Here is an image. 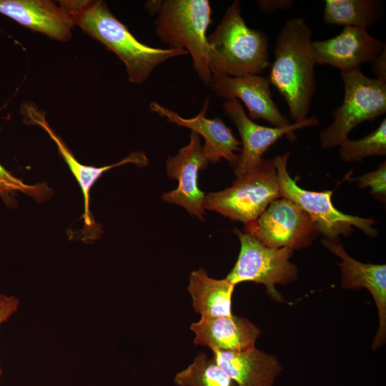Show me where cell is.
Instances as JSON below:
<instances>
[{
	"instance_id": "cell-10",
	"label": "cell",
	"mask_w": 386,
	"mask_h": 386,
	"mask_svg": "<svg viewBox=\"0 0 386 386\" xmlns=\"http://www.w3.org/2000/svg\"><path fill=\"white\" fill-rule=\"evenodd\" d=\"M222 108L224 114L236 126L241 137V151L234 167L237 177L247 174L257 167L269 147L284 136H290L292 139L295 131L320 124L317 118L312 116L285 127L262 126L247 115L241 102L236 99H227Z\"/></svg>"
},
{
	"instance_id": "cell-14",
	"label": "cell",
	"mask_w": 386,
	"mask_h": 386,
	"mask_svg": "<svg viewBox=\"0 0 386 386\" xmlns=\"http://www.w3.org/2000/svg\"><path fill=\"white\" fill-rule=\"evenodd\" d=\"M209 85L218 96L242 101L252 121L264 119L278 127L291 124L274 102L267 78L257 74L242 77L212 74Z\"/></svg>"
},
{
	"instance_id": "cell-7",
	"label": "cell",
	"mask_w": 386,
	"mask_h": 386,
	"mask_svg": "<svg viewBox=\"0 0 386 386\" xmlns=\"http://www.w3.org/2000/svg\"><path fill=\"white\" fill-rule=\"evenodd\" d=\"M279 197L272 159H263L249 173L237 177L231 187L205 194L204 208L245 224L256 219L272 201Z\"/></svg>"
},
{
	"instance_id": "cell-24",
	"label": "cell",
	"mask_w": 386,
	"mask_h": 386,
	"mask_svg": "<svg viewBox=\"0 0 386 386\" xmlns=\"http://www.w3.org/2000/svg\"><path fill=\"white\" fill-rule=\"evenodd\" d=\"M16 191L21 192L36 199H43L49 193V188L44 184H26L14 177L0 164V196L4 200L9 201V194Z\"/></svg>"
},
{
	"instance_id": "cell-5",
	"label": "cell",
	"mask_w": 386,
	"mask_h": 386,
	"mask_svg": "<svg viewBox=\"0 0 386 386\" xmlns=\"http://www.w3.org/2000/svg\"><path fill=\"white\" fill-rule=\"evenodd\" d=\"M290 155V152H285L272 159L281 197L305 212L324 239L339 241L341 236H350L353 227L371 237L377 235L378 231L374 227L375 219L345 214L337 209L332 202V191L315 192L300 187L287 170Z\"/></svg>"
},
{
	"instance_id": "cell-23",
	"label": "cell",
	"mask_w": 386,
	"mask_h": 386,
	"mask_svg": "<svg viewBox=\"0 0 386 386\" xmlns=\"http://www.w3.org/2000/svg\"><path fill=\"white\" fill-rule=\"evenodd\" d=\"M340 159L345 162H360L365 158L386 154V119L373 132L363 138H349L340 145Z\"/></svg>"
},
{
	"instance_id": "cell-16",
	"label": "cell",
	"mask_w": 386,
	"mask_h": 386,
	"mask_svg": "<svg viewBox=\"0 0 386 386\" xmlns=\"http://www.w3.org/2000/svg\"><path fill=\"white\" fill-rule=\"evenodd\" d=\"M207 98L200 112L192 118L182 117L176 112L152 102L149 104L152 112L166 118L168 122L187 127L202 136L204 139L202 146L204 154L209 162L217 163L226 159L234 168L241 151V142L232 134L231 129L219 118L208 119L206 117L209 107Z\"/></svg>"
},
{
	"instance_id": "cell-22",
	"label": "cell",
	"mask_w": 386,
	"mask_h": 386,
	"mask_svg": "<svg viewBox=\"0 0 386 386\" xmlns=\"http://www.w3.org/2000/svg\"><path fill=\"white\" fill-rule=\"evenodd\" d=\"M174 382L177 386H238L212 357L204 353L177 373Z\"/></svg>"
},
{
	"instance_id": "cell-8",
	"label": "cell",
	"mask_w": 386,
	"mask_h": 386,
	"mask_svg": "<svg viewBox=\"0 0 386 386\" xmlns=\"http://www.w3.org/2000/svg\"><path fill=\"white\" fill-rule=\"evenodd\" d=\"M240 242L237 260L227 276L235 286L244 282L262 284L269 297L284 302L277 284L288 285L298 279L297 267L290 261L293 250L289 248H271L249 234L234 229Z\"/></svg>"
},
{
	"instance_id": "cell-26",
	"label": "cell",
	"mask_w": 386,
	"mask_h": 386,
	"mask_svg": "<svg viewBox=\"0 0 386 386\" xmlns=\"http://www.w3.org/2000/svg\"><path fill=\"white\" fill-rule=\"evenodd\" d=\"M19 304V300L14 296H7L0 294V325L7 321L17 310ZM1 373V369L0 367V375Z\"/></svg>"
},
{
	"instance_id": "cell-3",
	"label": "cell",
	"mask_w": 386,
	"mask_h": 386,
	"mask_svg": "<svg viewBox=\"0 0 386 386\" xmlns=\"http://www.w3.org/2000/svg\"><path fill=\"white\" fill-rule=\"evenodd\" d=\"M207 41L212 75H259L270 65L269 38L263 31L247 25L238 0L228 6Z\"/></svg>"
},
{
	"instance_id": "cell-20",
	"label": "cell",
	"mask_w": 386,
	"mask_h": 386,
	"mask_svg": "<svg viewBox=\"0 0 386 386\" xmlns=\"http://www.w3.org/2000/svg\"><path fill=\"white\" fill-rule=\"evenodd\" d=\"M235 285L227 278L210 277L203 268L191 272L187 291L192 305L201 317H229L232 313V297Z\"/></svg>"
},
{
	"instance_id": "cell-25",
	"label": "cell",
	"mask_w": 386,
	"mask_h": 386,
	"mask_svg": "<svg viewBox=\"0 0 386 386\" xmlns=\"http://www.w3.org/2000/svg\"><path fill=\"white\" fill-rule=\"evenodd\" d=\"M353 180L360 189L370 188L373 197L382 202L386 199V163L384 161L375 169L362 174Z\"/></svg>"
},
{
	"instance_id": "cell-12",
	"label": "cell",
	"mask_w": 386,
	"mask_h": 386,
	"mask_svg": "<svg viewBox=\"0 0 386 386\" xmlns=\"http://www.w3.org/2000/svg\"><path fill=\"white\" fill-rule=\"evenodd\" d=\"M322 244L340 259L337 265L342 275V287L347 290L365 288L373 297L379 316V326L372 349H380L386 341V265L363 263L353 259L347 254L340 240L323 238Z\"/></svg>"
},
{
	"instance_id": "cell-28",
	"label": "cell",
	"mask_w": 386,
	"mask_h": 386,
	"mask_svg": "<svg viewBox=\"0 0 386 386\" xmlns=\"http://www.w3.org/2000/svg\"><path fill=\"white\" fill-rule=\"evenodd\" d=\"M370 64L375 78L386 81V47Z\"/></svg>"
},
{
	"instance_id": "cell-21",
	"label": "cell",
	"mask_w": 386,
	"mask_h": 386,
	"mask_svg": "<svg viewBox=\"0 0 386 386\" xmlns=\"http://www.w3.org/2000/svg\"><path fill=\"white\" fill-rule=\"evenodd\" d=\"M383 11V2L380 0H326L323 22L367 29L382 19Z\"/></svg>"
},
{
	"instance_id": "cell-18",
	"label": "cell",
	"mask_w": 386,
	"mask_h": 386,
	"mask_svg": "<svg viewBox=\"0 0 386 386\" xmlns=\"http://www.w3.org/2000/svg\"><path fill=\"white\" fill-rule=\"evenodd\" d=\"M194 343L210 350L239 352L255 347L262 331L246 317L231 315L201 319L190 325Z\"/></svg>"
},
{
	"instance_id": "cell-13",
	"label": "cell",
	"mask_w": 386,
	"mask_h": 386,
	"mask_svg": "<svg viewBox=\"0 0 386 386\" xmlns=\"http://www.w3.org/2000/svg\"><path fill=\"white\" fill-rule=\"evenodd\" d=\"M316 63L328 65L340 71L360 68L371 63L386 47L385 44L370 34L367 29L345 26L341 32L330 39L312 41Z\"/></svg>"
},
{
	"instance_id": "cell-4",
	"label": "cell",
	"mask_w": 386,
	"mask_h": 386,
	"mask_svg": "<svg viewBox=\"0 0 386 386\" xmlns=\"http://www.w3.org/2000/svg\"><path fill=\"white\" fill-rule=\"evenodd\" d=\"M146 8L150 13L157 14L154 25L159 39L170 48L186 49L199 79L209 85L212 78L206 34L212 22L209 1H151Z\"/></svg>"
},
{
	"instance_id": "cell-9",
	"label": "cell",
	"mask_w": 386,
	"mask_h": 386,
	"mask_svg": "<svg viewBox=\"0 0 386 386\" xmlns=\"http://www.w3.org/2000/svg\"><path fill=\"white\" fill-rule=\"evenodd\" d=\"M244 232L271 248L300 250L310 246L320 234L310 217L291 201H272Z\"/></svg>"
},
{
	"instance_id": "cell-15",
	"label": "cell",
	"mask_w": 386,
	"mask_h": 386,
	"mask_svg": "<svg viewBox=\"0 0 386 386\" xmlns=\"http://www.w3.org/2000/svg\"><path fill=\"white\" fill-rule=\"evenodd\" d=\"M21 113L24 117V121L26 124L39 125L56 143L59 154L67 164L70 171L81 189L84 196L83 219L84 224L89 229H92L96 235L99 234V227L93 221L89 209V194L91 188L104 172L112 168L128 163H132L139 167L147 165L149 164V159L146 154L144 152L136 151L119 162L111 165L101 167L86 166L78 162L62 139L49 126L45 118L44 113L39 110L36 105L29 102H24L21 107Z\"/></svg>"
},
{
	"instance_id": "cell-6",
	"label": "cell",
	"mask_w": 386,
	"mask_h": 386,
	"mask_svg": "<svg viewBox=\"0 0 386 386\" xmlns=\"http://www.w3.org/2000/svg\"><path fill=\"white\" fill-rule=\"evenodd\" d=\"M340 74L343 101L332 112V123L320 134L323 149L339 146L358 124L372 122L386 113V81L366 76L360 68Z\"/></svg>"
},
{
	"instance_id": "cell-11",
	"label": "cell",
	"mask_w": 386,
	"mask_h": 386,
	"mask_svg": "<svg viewBox=\"0 0 386 386\" xmlns=\"http://www.w3.org/2000/svg\"><path fill=\"white\" fill-rule=\"evenodd\" d=\"M208 163L200 136L192 132L189 144L167 160V174L170 179L178 180V186L175 189L164 193L162 199L183 207L192 216L204 221L205 194L199 187L198 174L200 170L207 169Z\"/></svg>"
},
{
	"instance_id": "cell-19",
	"label": "cell",
	"mask_w": 386,
	"mask_h": 386,
	"mask_svg": "<svg viewBox=\"0 0 386 386\" xmlns=\"http://www.w3.org/2000/svg\"><path fill=\"white\" fill-rule=\"evenodd\" d=\"M211 350L214 360L238 386H274L284 370L276 355L256 347L239 352Z\"/></svg>"
},
{
	"instance_id": "cell-17",
	"label": "cell",
	"mask_w": 386,
	"mask_h": 386,
	"mask_svg": "<svg viewBox=\"0 0 386 386\" xmlns=\"http://www.w3.org/2000/svg\"><path fill=\"white\" fill-rule=\"evenodd\" d=\"M0 14L57 41H66L72 36L70 15L49 0H0Z\"/></svg>"
},
{
	"instance_id": "cell-27",
	"label": "cell",
	"mask_w": 386,
	"mask_h": 386,
	"mask_svg": "<svg viewBox=\"0 0 386 386\" xmlns=\"http://www.w3.org/2000/svg\"><path fill=\"white\" fill-rule=\"evenodd\" d=\"M260 10L265 13H272L277 10L290 9L294 1L292 0H259L256 1Z\"/></svg>"
},
{
	"instance_id": "cell-1",
	"label": "cell",
	"mask_w": 386,
	"mask_h": 386,
	"mask_svg": "<svg viewBox=\"0 0 386 386\" xmlns=\"http://www.w3.org/2000/svg\"><path fill=\"white\" fill-rule=\"evenodd\" d=\"M59 5L70 15L74 26L103 44L125 64L130 82L143 84L155 68L167 59L188 54L184 49H161L137 39L101 0H66Z\"/></svg>"
},
{
	"instance_id": "cell-2",
	"label": "cell",
	"mask_w": 386,
	"mask_h": 386,
	"mask_svg": "<svg viewBox=\"0 0 386 386\" xmlns=\"http://www.w3.org/2000/svg\"><path fill=\"white\" fill-rule=\"evenodd\" d=\"M312 31L302 17L288 19L277 33L267 78L284 97L295 122L308 117L317 89Z\"/></svg>"
}]
</instances>
